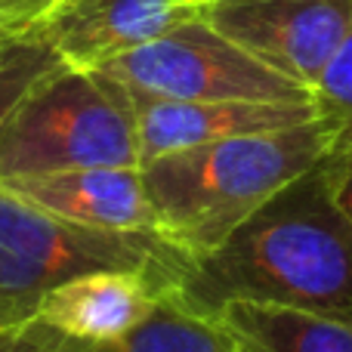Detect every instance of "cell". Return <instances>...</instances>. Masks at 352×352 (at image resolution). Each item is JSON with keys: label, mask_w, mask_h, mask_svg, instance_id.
<instances>
[{"label": "cell", "mask_w": 352, "mask_h": 352, "mask_svg": "<svg viewBox=\"0 0 352 352\" xmlns=\"http://www.w3.org/2000/svg\"><path fill=\"white\" fill-rule=\"evenodd\" d=\"M173 294L204 316L254 303L352 324V219L337 201L331 155L188 263Z\"/></svg>", "instance_id": "6da1fadb"}, {"label": "cell", "mask_w": 352, "mask_h": 352, "mask_svg": "<svg viewBox=\"0 0 352 352\" xmlns=\"http://www.w3.org/2000/svg\"><path fill=\"white\" fill-rule=\"evenodd\" d=\"M334 152V130L324 118L232 136L142 164L158 232L188 260L217 250L272 195Z\"/></svg>", "instance_id": "7a4b0ae2"}, {"label": "cell", "mask_w": 352, "mask_h": 352, "mask_svg": "<svg viewBox=\"0 0 352 352\" xmlns=\"http://www.w3.org/2000/svg\"><path fill=\"white\" fill-rule=\"evenodd\" d=\"M80 167H142L136 121L111 78L59 65L0 133V179Z\"/></svg>", "instance_id": "3957f363"}, {"label": "cell", "mask_w": 352, "mask_h": 352, "mask_svg": "<svg viewBox=\"0 0 352 352\" xmlns=\"http://www.w3.org/2000/svg\"><path fill=\"white\" fill-rule=\"evenodd\" d=\"M188 256L158 235L74 226L0 182V328L31 322L56 285L93 269H146L179 281Z\"/></svg>", "instance_id": "277c9868"}, {"label": "cell", "mask_w": 352, "mask_h": 352, "mask_svg": "<svg viewBox=\"0 0 352 352\" xmlns=\"http://www.w3.org/2000/svg\"><path fill=\"white\" fill-rule=\"evenodd\" d=\"M127 93L179 102H309L306 87L272 72L204 22L173 28L170 34L124 53L96 68Z\"/></svg>", "instance_id": "5b68a950"}, {"label": "cell", "mask_w": 352, "mask_h": 352, "mask_svg": "<svg viewBox=\"0 0 352 352\" xmlns=\"http://www.w3.org/2000/svg\"><path fill=\"white\" fill-rule=\"evenodd\" d=\"M201 19L312 93L352 25V0H204Z\"/></svg>", "instance_id": "8992f818"}, {"label": "cell", "mask_w": 352, "mask_h": 352, "mask_svg": "<svg viewBox=\"0 0 352 352\" xmlns=\"http://www.w3.org/2000/svg\"><path fill=\"white\" fill-rule=\"evenodd\" d=\"M204 0H62L37 22V34L72 68L96 72L173 28L201 19Z\"/></svg>", "instance_id": "52a82bcc"}, {"label": "cell", "mask_w": 352, "mask_h": 352, "mask_svg": "<svg viewBox=\"0 0 352 352\" xmlns=\"http://www.w3.org/2000/svg\"><path fill=\"white\" fill-rule=\"evenodd\" d=\"M127 99L130 109H133L142 164L161 158V155L204 146V142L250 133H272V130L297 127V124L318 118L312 99L309 102H238V99L179 102V99H155L140 96V93H127Z\"/></svg>", "instance_id": "ba28073f"}, {"label": "cell", "mask_w": 352, "mask_h": 352, "mask_svg": "<svg viewBox=\"0 0 352 352\" xmlns=\"http://www.w3.org/2000/svg\"><path fill=\"white\" fill-rule=\"evenodd\" d=\"M0 182L19 198L74 226L161 238L158 217L142 182V167H80Z\"/></svg>", "instance_id": "9c48e42d"}, {"label": "cell", "mask_w": 352, "mask_h": 352, "mask_svg": "<svg viewBox=\"0 0 352 352\" xmlns=\"http://www.w3.org/2000/svg\"><path fill=\"white\" fill-rule=\"evenodd\" d=\"M173 278L146 269H93L56 285L41 300L34 322L74 340H115L158 306Z\"/></svg>", "instance_id": "30bf717a"}, {"label": "cell", "mask_w": 352, "mask_h": 352, "mask_svg": "<svg viewBox=\"0 0 352 352\" xmlns=\"http://www.w3.org/2000/svg\"><path fill=\"white\" fill-rule=\"evenodd\" d=\"M47 328V324H43ZM59 352H238V343L223 318L195 312L179 297L164 291L152 312L136 328L115 340H74L47 328Z\"/></svg>", "instance_id": "8fae6325"}, {"label": "cell", "mask_w": 352, "mask_h": 352, "mask_svg": "<svg viewBox=\"0 0 352 352\" xmlns=\"http://www.w3.org/2000/svg\"><path fill=\"white\" fill-rule=\"evenodd\" d=\"M223 318L238 352H352V324L309 312L229 303Z\"/></svg>", "instance_id": "7c38bea8"}, {"label": "cell", "mask_w": 352, "mask_h": 352, "mask_svg": "<svg viewBox=\"0 0 352 352\" xmlns=\"http://www.w3.org/2000/svg\"><path fill=\"white\" fill-rule=\"evenodd\" d=\"M59 65H65V62L37 31L16 41L0 56V133L12 121L19 105L28 99V93Z\"/></svg>", "instance_id": "4fadbf2b"}, {"label": "cell", "mask_w": 352, "mask_h": 352, "mask_svg": "<svg viewBox=\"0 0 352 352\" xmlns=\"http://www.w3.org/2000/svg\"><path fill=\"white\" fill-rule=\"evenodd\" d=\"M312 102L334 130V148L352 146V25L312 87Z\"/></svg>", "instance_id": "5bb4252c"}, {"label": "cell", "mask_w": 352, "mask_h": 352, "mask_svg": "<svg viewBox=\"0 0 352 352\" xmlns=\"http://www.w3.org/2000/svg\"><path fill=\"white\" fill-rule=\"evenodd\" d=\"M0 352H59L50 331L41 322H22V324H3L0 328Z\"/></svg>", "instance_id": "9a60e30c"}, {"label": "cell", "mask_w": 352, "mask_h": 352, "mask_svg": "<svg viewBox=\"0 0 352 352\" xmlns=\"http://www.w3.org/2000/svg\"><path fill=\"white\" fill-rule=\"evenodd\" d=\"M37 22H41V19L31 16V12L10 10V6H0V56H3L16 41L28 37L31 31L37 28Z\"/></svg>", "instance_id": "2e32d148"}, {"label": "cell", "mask_w": 352, "mask_h": 352, "mask_svg": "<svg viewBox=\"0 0 352 352\" xmlns=\"http://www.w3.org/2000/svg\"><path fill=\"white\" fill-rule=\"evenodd\" d=\"M331 173H334V192L340 207L352 219V146L331 152Z\"/></svg>", "instance_id": "e0dca14e"}, {"label": "cell", "mask_w": 352, "mask_h": 352, "mask_svg": "<svg viewBox=\"0 0 352 352\" xmlns=\"http://www.w3.org/2000/svg\"><path fill=\"white\" fill-rule=\"evenodd\" d=\"M62 0H0V6H10V10H22V12H31V16L43 19L50 10Z\"/></svg>", "instance_id": "ac0fdd59"}]
</instances>
